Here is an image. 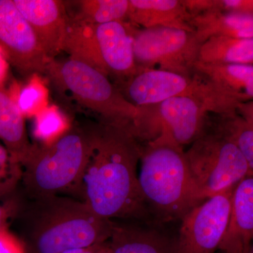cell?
<instances>
[{
    "label": "cell",
    "mask_w": 253,
    "mask_h": 253,
    "mask_svg": "<svg viewBox=\"0 0 253 253\" xmlns=\"http://www.w3.org/2000/svg\"><path fill=\"white\" fill-rule=\"evenodd\" d=\"M91 129L89 157L68 193L106 219H154L138 181L142 150L139 141L126 128L113 123L102 121Z\"/></svg>",
    "instance_id": "6da1fadb"
},
{
    "label": "cell",
    "mask_w": 253,
    "mask_h": 253,
    "mask_svg": "<svg viewBox=\"0 0 253 253\" xmlns=\"http://www.w3.org/2000/svg\"><path fill=\"white\" fill-rule=\"evenodd\" d=\"M21 217L23 235L33 253H61L104 244L114 225L79 200L57 195L32 199Z\"/></svg>",
    "instance_id": "7a4b0ae2"
},
{
    "label": "cell",
    "mask_w": 253,
    "mask_h": 253,
    "mask_svg": "<svg viewBox=\"0 0 253 253\" xmlns=\"http://www.w3.org/2000/svg\"><path fill=\"white\" fill-rule=\"evenodd\" d=\"M139 188L154 219L168 221L181 219L201 204L185 152L169 136L160 135L142 146Z\"/></svg>",
    "instance_id": "3957f363"
},
{
    "label": "cell",
    "mask_w": 253,
    "mask_h": 253,
    "mask_svg": "<svg viewBox=\"0 0 253 253\" xmlns=\"http://www.w3.org/2000/svg\"><path fill=\"white\" fill-rule=\"evenodd\" d=\"M91 149V126H70L51 142L32 144L21 164L28 196L38 199L68 192L81 177Z\"/></svg>",
    "instance_id": "277c9868"
},
{
    "label": "cell",
    "mask_w": 253,
    "mask_h": 253,
    "mask_svg": "<svg viewBox=\"0 0 253 253\" xmlns=\"http://www.w3.org/2000/svg\"><path fill=\"white\" fill-rule=\"evenodd\" d=\"M46 71L80 104L102 116L103 121L122 126L133 134L140 109L126 101L104 73L71 57L60 64L52 60Z\"/></svg>",
    "instance_id": "5b68a950"
},
{
    "label": "cell",
    "mask_w": 253,
    "mask_h": 253,
    "mask_svg": "<svg viewBox=\"0 0 253 253\" xmlns=\"http://www.w3.org/2000/svg\"><path fill=\"white\" fill-rule=\"evenodd\" d=\"M185 154L200 203L253 176L241 151L208 122Z\"/></svg>",
    "instance_id": "8992f818"
},
{
    "label": "cell",
    "mask_w": 253,
    "mask_h": 253,
    "mask_svg": "<svg viewBox=\"0 0 253 253\" xmlns=\"http://www.w3.org/2000/svg\"><path fill=\"white\" fill-rule=\"evenodd\" d=\"M133 51L139 71L161 69L191 75L201 43L194 32L131 25Z\"/></svg>",
    "instance_id": "52a82bcc"
},
{
    "label": "cell",
    "mask_w": 253,
    "mask_h": 253,
    "mask_svg": "<svg viewBox=\"0 0 253 253\" xmlns=\"http://www.w3.org/2000/svg\"><path fill=\"white\" fill-rule=\"evenodd\" d=\"M133 134L139 141L166 135L181 146L192 144L204 131L208 113L198 100L176 96L158 104L141 106Z\"/></svg>",
    "instance_id": "ba28073f"
},
{
    "label": "cell",
    "mask_w": 253,
    "mask_h": 253,
    "mask_svg": "<svg viewBox=\"0 0 253 253\" xmlns=\"http://www.w3.org/2000/svg\"><path fill=\"white\" fill-rule=\"evenodd\" d=\"M236 186L205 200L181 218L174 253H214L225 234Z\"/></svg>",
    "instance_id": "9c48e42d"
},
{
    "label": "cell",
    "mask_w": 253,
    "mask_h": 253,
    "mask_svg": "<svg viewBox=\"0 0 253 253\" xmlns=\"http://www.w3.org/2000/svg\"><path fill=\"white\" fill-rule=\"evenodd\" d=\"M0 49L25 77L46 72L52 61L13 0H0Z\"/></svg>",
    "instance_id": "30bf717a"
},
{
    "label": "cell",
    "mask_w": 253,
    "mask_h": 253,
    "mask_svg": "<svg viewBox=\"0 0 253 253\" xmlns=\"http://www.w3.org/2000/svg\"><path fill=\"white\" fill-rule=\"evenodd\" d=\"M126 101L136 107L151 106L176 96L194 98V73L184 75L161 69H144L115 85Z\"/></svg>",
    "instance_id": "8fae6325"
},
{
    "label": "cell",
    "mask_w": 253,
    "mask_h": 253,
    "mask_svg": "<svg viewBox=\"0 0 253 253\" xmlns=\"http://www.w3.org/2000/svg\"><path fill=\"white\" fill-rule=\"evenodd\" d=\"M95 40L105 73L116 82L125 81L139 71L133 51L131 24L115 21L94 25Z\"/></svg>",
    "instance_id": "7c38bea8"
},
{
    "label": "cell",
    "mask_w": 253,
    "mask_h": 253,
    "mask_svg": "<svg viewBox=\"0 0 253 253\" xmlns=\"http://www.w3.org/2000/svg\"><path fill=\"white\" fill-rule=\"evenodd\" d=\"M36 33L49 59L63 51L68 17L64 2L58 0H13Z\"/></svg>",
    "instance_id": "4fadbf2b"
},
{
    "label": "cell",
    "mask_w": 253,
    "mask_h": 253,
    "mask_svg": "<svg viewBox=\"0 0 253 253\" xmlns=\"http://www.w3.org/2000/svg\"><path fill=\"white\" fill-rule=\"evenodd\" d=\"M253 236V178L246 176L234 189L227 228L219 249L241 253L251 247Z\"/></svg>",
    "instance_id": "5bb4252c"
},
{
    "label": "cell",
    "mask_w": 253,
    "mask_h": 253,
    "mask_svg": "<svg viewBox=\"0 0 253 253\" xmlns=\"http://www.w3.org/2000/svg\"><path fill=\"white\" fill-rule=\"evenodd\" d=\"M128 22L140 28L167 27L193 31L181 0H129Z\"/></svg>",
    "instance_id": "9a60e30c"
},
{
    "label": "cell",
    "mask_w": 253,
    "mask_h": 253,
    "mask_svg": "<svg viewBox=\"0 0 253 253\" xmlns=\"http://www.w3.org/2000/svg\"><path fill=\"white\" fill-rule=\"evenodd\" d=\"M174 243L157 229L115 221L109 240L112 253H174Z\"/></svg>",
    "instance_id": "2e32d148"
},
{
    "label": "cell",
    "mask_w": 253,
    "mask_h": 253,
    "mask_svg": "<svg viewBox=\"0 0 253 253\" xmlns=\"http://www.w3.org/2000/svg\"><path fill=\"white\" fill-rule=\"evenodd\" d=\"M190 26L201 44L213 36L253 39V14L226 12L214 8L191 18Z\"/></svg>",
    "instance_id": "e0dca14e"
},
{
    "label": "cell",
    "mask_w": 253,
    "mask_h": 253,
    "mask_svg": "<svg viewBox=\"0 0 253 253\" xmlns=\"http://www.w3.org/2000/svg\"><path fill=\"white\" fill-rule=\"evenodd\" d=\"M208 125L235 145L246 158L253 174V105L246 103L238 111L224 114H208Z\"/></svg>",
    "instance_id": "ac0fdd59"
},
{
    "label": "cell",
    "mask_w": 253,
    "mask_h": 253,
    "mask_svg": "<svg viewBox=\"0 0 253 253\" xmlns=\"http://www.w3.org/2000/svg\"><path fill=\"white\" fill-rule=\"evenodd\" d=\"M193 71L204 75L241 102L253 101V65L208 64L196 61Z\"/></svg>",
    "instance_id": "d6986e66"
},
{
    "label": "cell",
    "mask_w": 253,
    "mask_h": 253,
    "mask_svg": "<svg viewBox=\"0 0 253 253\" xmlns=\"http://www.w3.org/2000/svg\"><path fill=\"white\" fill-rule=\"evenodd\" d=\"M0 140L8 152L20 165L31 149L24 117L17 104L0 91Z\"/></svg>",
    "instance_id": "ffe728a7"
},
{
    "label": "cell",
    "mask_w": 253,
    "mask_h": 253,
    "mask_svg": "<svg viewBox=\"0 0 253 253\" xmlns=\"http://www.w3.org/2000/svg\"><path fill=\"white\" fill-rule=\"evenodd\" d=\"M197 61L208 64L253 65V39L211 37L200 46Z\"/></svg>",
    "instance_id": "44dd1931"
},
{
    "label": "cell",
    "mask_w": 253,
    "mask_h": 253,
    "mask_svg": "<svg viewBox=\"0 0 253 253\" xmlns=\"http://www.w3.org/2000/svg\"><path fill=\"white\" fill-rule=\"evenodd\" d=\"M74 3L77 14L73 20L80 22L100 25L127 18L129 0H81Z\"/></svg>",
    "instance_id": "7402d4cb"
},
{
    "label": "cell",
    "mask_w": 253,
    "mask_h": 253,
    "mask_svg": "<svg viewBox=\"0 0 253 253\" xmlns=\"http://www.w3.org/2000/svg\"><path fill=\"white\" fill-rule=\"evenodd\" d=\"M35 117L34 134L41 144L51 142L70 127L66 118L55 106L45 108Z\"/></svg>",
    "instance_id": "603a6c76"
},
{
    "label": "cell",
    "mask_w": 253,
    "mask_h": 253,
    "mask_svg": "<svg viewBox=\"0 0 253 253\" xmlns=\"http://www.w3.org/2000/svg\"><path fill=\"white\" fill-rule=\"evenodd\" d=\"M16 104L23 115L36 116L46 108L47 91L45 86L39 80L33 78L20 93Z\"/></svg>",
    "instance_id": "cb8c5ba5"
},
{
    "label": "cell",
    "mask_w": 253,
    "mask_h": 253,
    "mask_svg": "<svg viewBox=\"0 0 253 253\" xmlns=\"http://www.w3.org/2000/svg\"><path fill=\"white\" fill-rule=\"evenodd\" d=\"M22 178L21 165L0 143V199L11 193Z\"/></svg>",
    "instance_id": "d4e9b609"
},
{
    "label": "cell",
    "mask_w": 253,
    "mask_h": 253,
    "mask_svg": "<svg viewBox=\"0 0 253 253\" xmlns=\"http://www.w3.org/2000/svg\"><path fill=\"white\" fill-rule=\"evenodd\" d=\"M216 9L226 12L253 14V0H214Z\"/></svg>",
    "instance_id": "484cf974"
},
{
    "label": "cell",
    "mask_w": 253,
    "mask_h": 253,
    "mask_svg": "<svg viewBox=\"0 0 253 253\" xmlns=\"http://www.w3.org/2000/svg\"><path fill=\"white\" fill-rule=\"evenodd\" d=\"M0 253H26L22 241L10 232L7 227L0 231Z\"/></svg>",
    "instance_id": "4316f807"
},
{
    "label": "cell",
    "mask_w": 253,
    "mask_h": 253,
    "mask_svg": "<svg viewBox=\"0 0 253 253\" xmlns=\"http://www.w3.org/2000/svg\"><path fill=\"white\" fill-rule=\"evenodd\" d=\"M10 212L11 211L9 207L0 203V231L7 227L6 223H7L8 218L9 217Z\"/></svg>",
    "instance_id": "83f0119b"
},
{
    "label": "cell",
    "mask_w": 253,
    "mask_h": 253,
    "mask_svg": "<svg viewBox=\"0 0 253 253\" xmlns=\"http://www.w3.org/2000/svg\"><path fill=\"white\" fill-rule=\"evenodd\" d=\"M107 242H105L104 244L95 245V246L86 248V249L71 250V251H65V252L61 253H99L103 249V248L104 247L105 245L107 244Z\"/></svg>",
    "instance_id": "f1b7e54d"
},
{
    "label": "cell",
    "mask_w": 253,
    "mask_h": 253,
    "mask_svg": "<svg viewBox=\"0 0 253 253\" xmlns=\"http://www.w3.org/2000/svg\"><path fill=\"white\" fill-rule=\"evenodd\" d=\"M8 64L7 60L2 50L0 49V84L4 81L7 73Z\"/></svg>",
    "instance_id": "f546056e"
},
{
    "label": "cell",
    "mask_w": 253,
    "mask_h": 253,
    "mask_svg": "<svg viewBox=\"0 0 253 253\" xmlns=\"http://www.w3.org/2000/svg\"><path fill=\"white\" fill-rule=\"evenodd\" d=\"M99 253H112L111 249H110L109 241H108L107 244L105 245L104 247Z\"/></svg>",
    "instance_id": "4dcf8cb0"
},
{
    "label": "cell",
    "mask_w": 253,
    "mask_h": 253,
    "mask_svg": "<svg viewBox=\"0 0 253 253\" xmlns=\"http://www.w3.org/2000/svg\"><path fill=\"white\" fill-rule=\"evenodd\" d=\"M241 253H253L252 246H251L249 249L245 250V251H243V252Z\"/></svg>",
    "instance_id": "1f68e13d"
}]
</instances>
